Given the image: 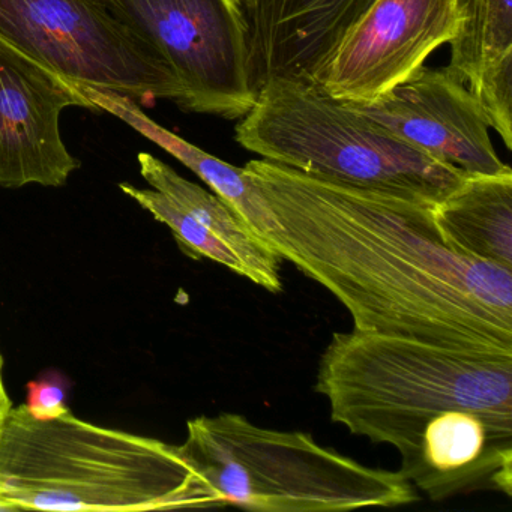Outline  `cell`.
<instances>
[{"label":"cell","mask_w":512,"mask_h":512,"mask_svg":"<svg viewBox=\"0 0 512 512\" xmlns=\"http://www.w3.org/2000/svg\"><path fill=\"white\" fill-rule=\"evenodd\" d=\"M274 217L266 244L349 311L356 331L512 353V271L449 247L433 206L268 160L244 166Z\"/></svg>","instance_id":"cell-1"},{"label":"cell","mask_w":512,"mask_h":512,"mask_svg":"<svg viewBox=\"0 0 512 512\" xmlns=\"http://www.w3.org/2000/svg\"><path fill=\"white\" fill-rule=\"evenodd\" d=\"M0 500L13 511L212 508L179 446L100 427L70 410L37 419L14 407L0 431Z\"/></svg>","instance_id":"cell-2"},{"label":"cell","mask_w":512,"mask_h":512,"mask_svg":"<svg viewBox=\"0 0 512 512\" xmlns=\"http://www.w3.org/2000/svg\"><path fill=\"white\" fill-rule=\"evenodd\" d=\"M316 389L355 436L409 452L448 410L512 419V353L482 352L380 332H335Z\"/></svg>","instance_id":"cell-3"},{"label":"cell","mask_w":512,"mask_h":512,"mask_svg":"<svg viewBox=\"0 0 512 512\" xmlns=\"http://www.w3.org/2000/svg\"><path fill=\"white\" fill-rule=\"evenodd\" d=\"M179 451L214 506L332 512L392 508L419 499L398 470L365 466L304 431L259 427L236 413L190 419Z\"/></svg>","instance_id":"cell-4"},{"label":"cell","mask_w":512,"mask_h":512,"mask_svg":"<svg viewBox=\"0 0 512 512\" xmlns=\"http://www.w3.org/2000/svg\"><path fill=\"white\" fill-rule=\"evenodd\" d=\"M248 152L314 178L436 205L466 173L404 142L310 82L275 80L236 125Z\"/></svg>","instance_id":"cell-5"},{"label":"cell","mask_w":512,"mask_h":512,"mask_svg":"<svg viewBox=\"0 0 512 512\" xmlns=\"http://www.w3.org/2000/svg\"><path fill=\"white\" fill-rule=\"evenodd\" d=\"M0 40L80 88L184 109L169 65L101 0H0Z\"/></svg>","instance_id":"cell-6"},{"label":"cell","mask_w":512,"mask_h":512,"mask_svg":"<svg viewBox=\"0 0 512 512\" xmlns=\"http://www.w3.org/2000/svg\"><path fill=\"white\" fill-rule=\"evenodd\" d=\"M164 59L185 92V112L244 118L256 103L242 0H101Z\"/></svg>","instance_id":"cell-7"},{"label":"cell","mask_w":512,"mask_h":512,"mask_svg":"<svg viewBox=\"0 0 512 512\" xmlns=\"http://www.w3.org/2000/svg\"><path fill=\"white\" fill-rule=\"evenodd\" d=\"M457 0H376L341 43L317 85L367 103L412 76L458 28Z\"/></svg>","instance_id":"cell-8"},{"label":"cell","mask_w":512,"mask_h":512,"mask_svg":"<svg viewBox=\"0 0 512 512\" xmlns=\"http://www.w3.org/2000/svg\"><path fill=\"white\" fill-rule=\"evenodd\" d=\"M95 110L82 88L0 40V188L64 187L80 161L59 118L67 107Z\"/></svg>","instance_id":"cell-9"},{"label":"cell","mask_w":512,"mask_h":512,"mask_svg":"<svg viewBox=\"0 0 512 512\" xmlns=\"http://www.w3.org/2000/svg\"><path fill=\"white\" fill-rule=\"evenodd\" d=\"M350 107L404 142L466 175L512 172L497 157L481 107L448 68L422 65L412 76L367 103Z\"/></svg>","instance_id":"cell-10"},{"label":"cell","mask_w":512,"mask_h":512,"mask_svg":"<svg viewBox=\"0 0 512 512\" xmlns=\"http://www.w3.org/2000/svg\"><path fill=\"white\" fill-rule=\"evenodd\" d=\"M376 0H242L254 91L275 80L319 83Z\"/></svg>","instance_id":"cell-11"},{"label":"cell","mask_w":512,"mask_h":512,"mask_svg":"<svg viewBox=\"0 0 512 512\" xmlns=\"http://www.w3.org/2000/svg\"><path fill=\"white\" fill-rule=\"evenodd\" d=\"M400 458V475L434 502L476 490L511 496L512 419L448 410Z\"/></svg>","instance_id":"cell-12"},{"label":"cell","mask_w":512,"mask_h":512,"mask_svg":"<svg viewBox=\"0 0 512 512\" xmlns=\"http://www.w3.org/2000/svg\"><path fill=\"white\" fill-rule=\"evenodd\" d=\"M448 70L467 85L488 127L512 149V0H457Z\"/></svg>","instance_id":"cell-13"},{"label":"cell","mask_w":512,"mask_h":512,"mask_svg":"<svg viewBox=\"0 0 512 512\" xmlns=\"http://www.w3.org/2000/svg\"><path fill=\"white\" fill-rule=\"evenodd\" d=\"M433 218L449 247L512 271V172L467 176L433 206Z\"/></svg>","instance_id":"cell-14"},{"label":"cell","mask_w":512,"mask_h":512,"mask_svg":"<svg viewBox=\"0 0 512 512\" xmlns=\"http://www.w3.org/2000/svg\"><path fill=\"white\" fill-rule=\"evenodd\" d=\"M82 91L95 110L112 113L113 116L134 128L137 133L169 152L191 172L196 173L211 188L212 193L229 203L263 241L266 242V239L275 232L277 224L274 217L263 202L259 191L251 184L244 167L239 169L232 166L161 127L157 122L152 121L131 98L116 92L98 91L92 88H82Z\"/></svg>","instance_id":"cell-15"},{"label":"cell","mask_w":512,"mask_h":512,"mask_svg":"<svg viewBox=\"0 0 512 512\" xmlns=\"http://www.w3.org/2000/svg\"><path fill=\"white\" fill-rule=\"evenodd\" d=\"M140 175L154 190L169 197L200 226L226 244L247 269V280L271 293L281 292V259L244 218L217 194L182 178L148 152L139 154Z\"/></svg>","instance_id":"cell-16"},{"label":"cell","mask_w":512,"mask_h":512,"mask_svg":"<svg viewBox=\"0 0 512 512\" xmlns=\"http://www.w3.org/2000/svg\"><path fill=\"white\" fill-rule=\"evenodd\" d=\"M119 188L122 193L136 200L155 220L166 224L172 230L179 247L187 256L196 260H212V262L226 266L235 274L247 278V269L242 260L217 236L212 235L209 230L193 220L187 212L182 211L169 197L154 188L145 190V188H137L131 184H121Z\"/></svg>","instance_id":"cell-17"},{"label":"cell","mask_w":512,"mask_h":512,"mask_svg":"<svg viewBox=\"0 0 512 512\" xmlns=\"http://www.w3.org/2000/svg\"><path fill=\"white\" fill-rule=\"evenodd\" d=\"M70 383L62 374L47 373L40 379L31 380L26 385L28 400L25 406L37 419H53L67 412V392Z\"/></svg>","instance_id":"cell-18"},{"label":"cell","mask_w":512,"mask_h":512,"mask_svg":"<svg viewBox=\"0 0 512 512\" xmlns=\"http://www.w3.org/2000/svg\"><path fill=\"white\" fill-rule=\"evenodd\" d=\"M13 406V401H11L10 395H8L7 386H5L4 356L0 353V431H2L5 419H7L8 413L13 409Z\"/></svg>","instance_id":"cell-19"},{"label":"cell","mask_w":512,"mask_h":512,"mask_svg":"<svg viewBox=\"0 0 512 512\" xmlns=\"http://www.w3.org/2000/svg\"><path fill=\"white\" fill-rule=\"evenodd\" d=\"M0 511L7 512V511H13V509H11L10 506L7 505V503H4V502H2V500H0Z\"/></svg>","instance_id":"cell-20"}]
</instances>
